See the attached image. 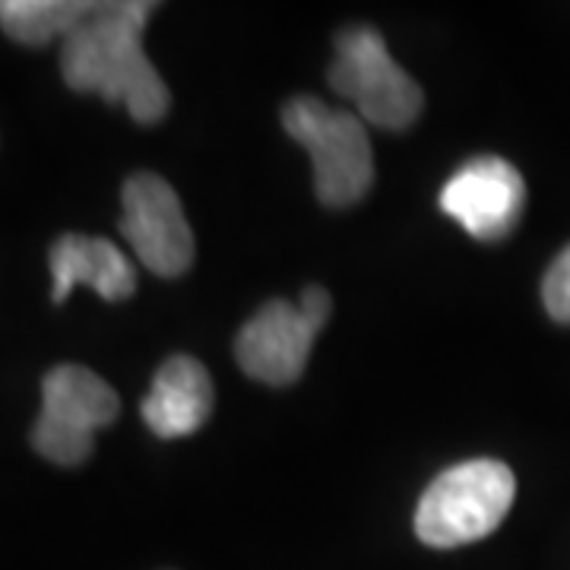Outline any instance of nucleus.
I'll list each match as a JSON object with an SVG mask.
<instances>
[{
    "instance_id": "obj_9",
    "label": "nucleus",
    "mask_w": 570,
    "mask_h": 570,
    "mask_svg": "<svg viewBox=\"0 0 570 570\" xmlns=\"http://www.w3.org/2000/svg\"><path fill=\"white\" fill-rule=\"evenodd\" d=\"M48 266H51V302L63 305L67 295L77 285L96 288V295L105 302H124L137 288V269L127 261L121 247L105 242V238H89V235H61L51 250H48Z\"/></svg>"
},
{
    "instance_id": "obj_12",
    "label": "nucleus",
    "mask_w": 570,
    "mask_h": 570,
    "mask_svg": "<svg viewBox=\"0 0 570 570\" xmlns=\"http://www.w3.org/2000/svg\"><path fill=\"white\" fill-rule=\"evenodd\" d=\"M542 302L551 321L570 324V245L551 261L549 273L542 279Z\"/></svg>"
},
{
    "instance_id": "obj_5",
    "label": "nucleus",
    "mask_w": 570,
    "mask_h": 570,
    "mask_svg": "<svg viewBox=\"0 0 570 570\" xmlns=\"http://www.w3.org/2000/svg\"><path fill=\"white\" fill-rule=\"evenodd\" d=\"M121 412L111 384L82 365L51 367L41 381V412L32 428V448L58 466H80L89 460L96 431L108 428Z\"/></svg>"
},
{
    "instance_id": "obj_6",
    "label": "nucleus",
    "mask_w": 570,
    "mask_h": 570,
    "mask_svg": "<svg viewBox=\"0 0 570 570\" xmlns=\"http://www.w3.org/2000/svg\"><path fill=\"white\" fill-rule=\"evenodd\" d=\"M330 311L333 302L321 285L305 288L298 305L269 302L242 326L235 340L238 365L245 367L247 377L269 387L295 384L305 371L314 336L326 324Z\"/></svg>"
},
{
    "instance_id": "obj_3",
    "label": "nucleus",
    "mask_w": 570,
    "mask_h": 570,
    "mask_svg": "<svg viewBox=\"0 0 570 570\" xmlns=\"http://www.w3.org/2000/svg\"><path fill=\"white\" fill-rule=\"evenodd\" d=\"M283 127L314 163V190L321 204L343 209L371 190L374 153L358 115L330 108L314 96H295L283 108Z\"/></svg>"
},
{
    "instance_id": "obj_10",
    "label": "nucleus",
    "mask_w": 570,
    "mask_h": 570,
    "mask_svg": "<svg viewBox=\"0 0 570 570\" xmlns=\"http://www.w3.org/2000/svg\"><path fill=\"white\" fill-rule=\"evenodd\" d=\"M140 412L146 428L163 441H175V438H187L200 431L213 412V381L206 367L190 355L168 358L156 371Z\"/></svg>"
},
{
    "instance_id": "obj_4",
    "label": "nucleus",
    "mask_w": 570,
    "mask_h": 570,
    "mask_svg": "<svg viewBox=\"0 0 570 570\" xmlns=\"http://www.w3.org/2000/svg\"><path fill=\"white\" fill-rule=\"evenodd\" d=\"M330 86L358 105V118L381 130H406L419 121L425 96L419 82L390 58L387 41L371 26H348L336 36Z\"/></svg>"
},
{
    "instance_id": "obj_7",
    "label": "nucleus",
    "mask_w": 570,
    "mask_h": 570,
    "mask_svg": "<svg viewBox=\"0 0 570 570\" xmlns=\"http://www.w3.org/2000/svg\"><path fill=\"white\" fill-rule=\"evenodd\" d=\"M121 235L149 273L175 279L194 264V232L184 219V206L171 184L137 171L121 190Z\"/></svg>"
},
{
    "instance_id": "obj_8",
    "label": "nucleus",
    "mask_w": 570,
    "mask_h": 570,
    "mask_svg": "<svg viewBox=\"0 0 570 570\" xmlns=\"http://www.w3.org/2000/svg\"><path fill=\"white\" fill-rule=\"evenodd\" d=\"M527 204L520 171L498 156L469 159L441 190V209L479 242H501L517 228Z\"/></svg>"
},
{
    "instance_id": "obj_1",
    "label": "nucleus",
    "mask_w": 570,
    "mask_h": 570,
    "mask_svg": "<svg viewBox=\"0 0 570 570\" xmlns=\"http://www.w3.org/2000/svg\"><path fill=\"white\" fill-rule=\"evenodd\" d=\"M156 3L118 0L96 10L63 39L61 73L73 92H96L124 105L137 124H159L168 115V86L142 51V29Z\"/></svg>"
},
{
    "instance_id": "obj_11",
    "label": "nucleus",
    "mask_w": 570,
    "mask_h": 570,
    "mask_svg": "<svg viewBox=\"0 0 570 570\" xmlns=\"http://www.w3.org/2000/svg\"><path fill=\"white\" fill-rule=\"evenodd\" d=\"M96 3L86 0H0V26L20 45L41 48L51 39H67Z\"/></svg>"
},
{
    "instance_id": "obj_2",
    "label": "nucleus",
    "mask_w": 570,
    "mask_h": 570,
    "mask_svg": "<svg viewBox=\"0 0 570 570\" xmlns=\"http://www.w3.org/2000/svg\"><path fill=\"white\" fill-rule=\"evenodd\" d=\"M517 479L498 460H469L444 469L415 508V535L431 549L479 542L513 508Z\"/></svg>"
}]
</instances>
